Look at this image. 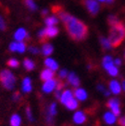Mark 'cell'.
<instances>
[{"mask_svg": "<svg viewBox=\"0 0 125 126\" xmlns=\"http://www.w3.org/2000/svg\"><path fill=\"white\" fill-rule=\"evenodd\" d=\"M53 12H55L59 19L63 22L67 33L72 39L80 41L86 38L88 34V27L85 23L64 11L60 6H53Z\"/></svg>", "mask_w": 125, "mask_h": 126, "instance_id": "1", "label": "cell"}, {"mask_svg": "<svg viewBox=\"0 0 125 126\" xmlns=\"http://www.w3.org/2000/svg\"><path fill=\"white\" fill-rule=\"evenodd\" d=\"M100 44H101L102 48H103L104 50H110L111 47H112V45H111L110 41H109V39H108V38H105V37H103V36L100 37Z\"/></svg>", "mask_w": 125, "mask_h": 126, "instance_id": "24", "label": "cell"}, {"mask_svg": "<svg viewBox=\"0 0 125 126\" xmlns=\"http://www.w3.org/2000/svg\"><path fill=\"white\" fill-rule=\"evenodd\" d=\"M118 123L120 124V126H125V116H121L118 119Z\"/></svg>", "mask_w": 125, "mask_h": 126, "instance_id": "38", "label": "cell"}, {"mask_svg": "<svg viewBox=\"0 0 125 126\" xmlns=\"http://www.w3.org/2000/svg\"><path fill=\"white\" fill-rule=\"evenodd\" d=\"M5 29H6V22L1 16H0V30L4 31Z\"/></svg>", "mask_w": 125, "mask_h": 126, "instance_id": "36", "label": "cell"}, {"mask_svg": "<svg viewBox=\"0 0 125 126\" xmlns=\"http://www.w3.org/2000/svg\"><path fill=\"white\" fill-rule=\"evenodd\" d=\"M0 82L7 90H12L14 89L15 84H16V78L10 70L3 69L0 72Z\"/></svg>", "mask_w": 125, "mask_h": 126, "instance_id": "3", "label": "cell"}, {"mask_svg": "<svg viewBox=\"0 0 125 126\" xmlns=\"http://www.w3.org/2000/svg\"><path fill=\"white\" fill-rule=\"evenodd\" d=\"M41 52L45 56L51 55L52 52H53V46L51 44H49V43H43L42 48H41Z\"/></svg>", "mask_w": 125, "mask_h": 126, "instance_id": "20", "label": "cell"}, {"mask_svg": "<svg viewBox=\"0 0 125 126\" xmlns=\"http://www.w3.org/2000/svg\"><path fill=\"white\" fill-rule=\"evenodd\" d=\"M57 114V105L56 103H51L47 110V115H46V122L49 126L53 125V120L55 115Z\"/></svg>", "mask_w": 125, "mask_h": 126, "instance_id": "6", "label": "cell"}, {"mask_svg": "<svg viewBox=\"0 0 125 126\" xmlns=\"http://www.w3.org/2000/svg\"><path fill=\"white\" fill-rule=\"evenodd\" d=\"M99 2H105V0H98Z\"/></svg>", "mask_w": 125, "mask_h": 126, "instance_id": "43", "label": "cell"}, {"mask_svg": "<svg viewBox=\"0 0 125 126\" xmlns=\"http://www.w3.org/2000/svg\"><path fill=\"white\" fill-rule=\"evenodd\" d=\"M103 120L106 124H109V125H112L114 123H116L117 121V116L112 113L111 111H108V112H105L104 115H103Z\"/></svg>", "mask_w": 125, "mask_h": 126, "instance_id": "17", "label": "cell"}, {"mask_svg": "<svg viewBox=\"0 0 125 126\" xmlns=\"http://www.w3.org/2000/svg\"><path fill=\"white\" fill-rule=\"evenodd\" d=\"M108 39L113 47H118L125 39V26L123 23L119 22L110 27Z\"/></svg>", "mask_w": 125, "mask_h": 126, "instance_id": "2", "label": "cell"}, {"mask_svg": "<svg viewBox=\"0 0 125 126\" xmlns=\"http://www.w3.org/2000/svg\"><path fill=\"white\" fill-rule=\"evenodd\" d=\"M57 84H58V80L54 79V78L53 79H50V80H47V81H44V83L42 85V91L46 94L51 93V92L56 90Z\"/></svg>", "mask_w": 125, "mask_h": 126, "instance_id": "8", "label": "cell"}, {"mask_svg": "<svg viewBox=\"0 0 125 126\" xmlns=\"http://www.w3.org/2000/svg\"><path fill=\"white\" fill-rule=\"evenodd\" d=\"M44 64H45V66L47 67L48 69H50L52 71H56L59 68V65H58V63L56 62V60L53 59V58H51V57H47V58H46L45 61H44Z\"/></svg>", "mask_w": 125, "mask_h": 126, "instance_id": "16", "label": "cell"}, {"mask_svg": "<svg viewBox=\"0 0 125 126\" xmlns=\"http://www.w3.org/2000/svg\"><path fill=\"white\" fill-rule=\"evenodd\" d=\"M78 106H79V103H78V100L76 98H73L70 102H68L65 107L68 109V110H76L78 108Z\"/></svg>", "mask_w": 125, "mask_h": 126, "instance_id": "26", "label": "cell"}, {"mask_svg": "<svg viewBox=\"0 0 125 126\" xmlns=\"http://www.w3.org/2000/svg\"><path fill=\"white\" fill-rule=\"evenodd\" d=\"M12 99H13L14 101H19V100L21 99V95H20L18 92H15V93L13 94V96H12Z\"/></svg>", "mask_w": 125, "mask_h": 126, "instance_id": "37", "label": "cell"}, {"mask_svg": "<svg viewBox=\"0 0 125 126\" xmlns=\"http://www.w3.org/2000/svg\"><path fill=\"white\" fill-rule=\"evenodd\" d=\"M107 106L108 108L111 110V112L114 113L116 116L120 115L121 113V107H120V102L117 98H111L109 99V101L107 102Z\"/></svg>", "mask_w": 125, "mask_h": 126, "instance_id": "7", "label": "cell"}, {"mask_svg": "<svg viewBox=\"0 0 125 126\" xmlns=\"http://www.w3.org/2000/svg\"><path fill=\"white\" fill-rule=\"evenodd\" d=\"M87 117L83 111H76L73 115V122L76 124H83L86 121Z\"/></svg>", "mask_w": 125, "mask_h": 126, "instance_id": "15", "label": "cell"}, {"mask_svg": "<svg viewBox=\"0 0 125 126\" xmlns=\"http://www.w3.org/2000/svg\"><path fill=\"white\" fill-rule=\"evenodd\" d=\"M97 89H98L99 91L103 92L105 96H108V95H110V91L106 90V89H105V87H104V85H102V84H98V85H97Z\"/></svg>", "mask_w": 125, "mask_h": 126, "instance_id": "32", "label": "cell"}, {"mask_svg": "<svg viewBox=\"0 0 125 126\" xmlns=\"http://www.w3.org/2000/svg\"><path fill=\"white\" fill-rule=\"evenodd\" d=\"M107 21H108V23H109V25H110V26H113V25H115V24H117V23L120 22L119 19L115 16V15H110V16L108 17Z\"/></svg>", "mask_w": 125, "mask_h": 126, "instance_id": "28", "label": "cell"}, {"mask_svg": "<svg viewBox=\"0 0 125 126\" xmlns=\"http://www.w3.org/2000/svg\"><path fill=\"white\" fill-rule=\"evenodd\" d=\"M82 3L89 12V14L92 15V16H95L100 11V5L97 2V0H83Z\"/></svg>", "mask_w": 125, "mask_h": 126, "instance_id": "5", "label": "cell"}, {"mask_svg": "<svg viewBox=\"0 0 125 126\" xmlns=\"http://www.w3.org/2000/svg\"><path fill=\"white\" fill-rule=\"evenodd\" d=\"M21 90L24 93H30L31 91H32V81H31L30 77H25L22 80Z\"/></svg>", "mask_w": 125, "mask_h": 126, "instance_id": "14", "label": "cell"}, {"mask_svg": "<svg viewBox=\"0 0 125 126\" xmlns=\"http://www.w3.org/2000/svg\"><path fill=\"white\" fill-rule=\"evenodd\" d=\"M59 33V29L56 26H47L45 28V34L47 38H53Z\"/></svg>", "mask_w": 125, "mask_h": 126, "instance_id": "18", "label": "cell"}, {"mask_svg": "<svg viewBox=\"0 0 125 126\" xmlns=\"http://www.w3.org/2000/svg\"><path fill=\"white\" fill-rule=\"evenodd\" d=\"M28 32L24 29V28H18L14 33V39L17 42H21L24 41L25 39L28 38Z\"/></svg>", "mask_w": 125, "mask_h": 126, "instance_id": "10", "label": "cell"}, {"mask_svg": "<svg viewBox=\"0 0 125 126\" xmlns=\"http://www.w3.org/2000/svg\"><path fill=\"white\" fill-rule=\"evenodd\" d=\"M23 1H24L25 6L29 10H31V11H36L37 10V5H36L34 0H23Z\"/></svg>", "mask_w": 125, "mask_h": 126, "instance_id": "25", "label": "cell"}, {"mask_svg": "<svg viewBox=\"0 0 125 126\" xmlns=\"http://www.w3.org/2000/svg\"><path fill=\"white\" fill-rule=\"evenodd\" d=\"M41 14L43 15V16H46V15L48 14V10H47V9H43V10L41 11Z\"/></svg>", "mask_w": 125, "mask_h": 126, "instance_id": "40", "label": "cell"}, {"mask_svg": "<svg viewBox=\"0 0 125 126\" xmlns=\"http://www.w3.org/2000/svg\"><path fill=\"white\" fill-rule=\"evenodd\" d=\"M122 90V85L115 79L111 80L109 82V91H110L112 94H119Z\"/></svg>", "mask_w": 125, "mask_h": 126, "instance_id": "12", "label": "cell"}, {"mask_svg": "<svg viewBox=\"0 0 125 126\" xmlns=\"http://www.w3.org/2000/svg\"><path fill=\"white\" fill-rule=\"evenodd\" d=\"M26 50V44L21 41V42H18V45H17V52L19 53H24Z\"/></svg>", "mask_w": 125, "mask_h": 126, "instance_id": "30", "label": "cell"}, {"mask_svg": "<svg viewBox=\"0 0 125 126\" xmlns=\"http://www.w3.org/2000/svg\"><path fill=\"white\" fill-rule=\"evenodd\" d=\"M58 22H59V19L56 16H53V15H51V16H48V17L45 18V24H46V26H55Z\"/></svg>", "mask_w": 125, "mask_h": 126, "instance_id": "23", "label": "cell"}, {"mask_svg": "<svg viewBox=\"0 0 125 126\" xmlns=\"http://www.w3.org/2000/svg\"><path fill=\"white\" fill-rule=\"evenodd\" d=\"M7 64H8V66L11 67V68H17V67L19 66V61H18L17 59H15V58H11V59L8 60Z\"/></svg>", "mask_w": 125, "mask_h": 126, "instance_id": "27", "label": "cell"}, {"mask_svg": "<svg viewBox=\"0 0 125 126\" xmlns=\"http://www.w3.org/2000/svg\"><path fill=\"white\" fill-rule=\"evenodd\" d=\"M73 98H75V97H74V93H73L70 89H65V90L62 91L59 100H60V102H61L62 104L65 106V105H66L68 102H70Z\"/></svg>", "mask_w": 125, "mask_h": 126, "instance_id": "9", "label": "cell"}, {"mask_svg": "<svg viewBox=\"0 0 125 126\" xmlns=\"http://www.w3.org/2000/svg\"><path fill=\"white\" fill-rule=\"evenodd\" d=\"M74 96L75 98L78 100V101H85L88 97V94L86 92L85 89L83 88H80V87H77L75 90H74Z\"/></svg>", "mask_w": 125, "mask_h": 126, "instance_id": "11", "label": "cell"}, {"mask_svg": "<svg viewBox=\"0 0 125 126\" xmlns=\"http://www.w3.org/2000/svg\"><path fill=\"white\" fill-rule=\"evenodd\" d=\"M40 78H41L42 81H47V80L53 79V78H54V71H52V70H50L48 68H46V69H44L41 72Z\"/></svg>", "mask_w": 125, "mask_h": 126, "instance_id": "19", "label": "cell"}, {"mask_svg": "<svg viewBox=\"0 0 125 126\" xmlns=\"http://www.w3.org/2000/svg\"><path fill=\"white\" fill-rule=\"evenodd\" d=\"M67 82L73 86V87H78L80 85V79H79V77H78L74 72H70L67 76Z\"/></svg>", "mask_w": 125, "mask_h": 126, "instance_id": "13", "label": "cell"}, {"mask_svg": "<svg viewBox=\"0 0 125 126\" xmlns=\"http://www.w3.org/2000/svg\"><path fill=\"white\" fill-rule=\"evenodd\" d=\"M121 85H122V88H123V90L125 91V79L122 81V84H121Z\"/></svg>", "mask_w": 125, "mask_h": 126, "instance_id": "42", "label": "cell"}, {"mask_svg": "<svg viewBox=\"0 0 125 126\" xmlns=\"http://www.w3.org/2000/svg\"><path fill=\"white\" fill-rule=\"evenodd\" d=\"M21 117L19 114H13L10 118V125L11 126H20L21 125Z\"/></svg>", "mask_w": 125, "mask_h": 126, "instance_id": "21", "label": "cell"}, {"mask_svg": "<svg viewBox=\"0 0 125 126\" xmlns=\"http://www.w3.org/2000/svg\"><path fill=\"white\" fill-rule=\"evenodd\" d=\"M23 66H24V68H25L26 70L31 71V70H33V69L35 68V63H34L33 60H31V59H29V58H26V59H24V61H23Z\"/></svg>", "mask_w": 125, "mask_h": 126, "instance_id": "22", "label": "cell"}, {"mask_svg": "<svg viewBox=\"0 0 125 126\" xmlns=\"http://www.w3.org/2000/svg\"><path fill=\"white\" fill-rule=\"evenodd\" d=\"M25 114H26L27 119H28L30 122H34V117H33V114H32V111H31V108H30V107H26Z\"/></svg>", "mask_w": 125, "mask_h": 126, "instance_id": "29", "label": "cell"}, {"mask_svg": "<svg viewBox=\"0 0 125 126\" xmlns=\"http://www.w3.org/2000/svg\"><path fill=\"white\" fill-rule=\"evenodd\" d=\"M102 66L108 72V74L110 76H112V77H116L119 74V69L114 64V60H113V58L111 56L106 55V56L103 57V59H102Z\"/></svg>", "mask_w": 125, "mask_h": 126, "instance_id": "4", "label": "cell"}, {"mask_svg": "<svg viewBox=\"0 0 125 126\" xmlns=\"http://www.w3.org/2000/svg\"><path fill=\"white\" fill-rule=\"evenodd\" d=\"M17 45H18V42L17 41H13L9 44V50L12 51V52H17Z\"/></svg>", "mask_w": 125, "mask_h": 126, "instance_id": "31", "label": "cell"}, {"mask_svg": "<svg viewBox=\"0 0 125 126\" xmlns=\"http://www.w3.org/2000/svg\"><path fill=\"white\" fill-rule=\"evenodd\" d=\"M38 37L40 38L41 41H45L46 39H47V37H46V34H45V29H41V30H39V32H38Z\"/></svg>", "mask_w": 125, "mask_h": 126, "instance_id": "33", "label": "cell"}, {"mask_svg": "<svg viewBox=\"0 0 125 126\" xmlns=\"http://www.w3.org/2000/svg\"><path fill=\"white\" fill-rule=\"evenodd\" d=\"M124 58H125V52H124Z\"/></svg>", "mask_w": 125, "mask_h": 126, "instance_id": "44", "label": "cell"}, {"mask_svg": "<svg viewBox=\"0 0 125 126\" xmlns=\"http://www.w3.org/2000/svg\"><path fill=\"white\" fill-rule=\"evenodd\" d=\"M68 71L66 70V69H62V70H60L59 71V77L61 78V79H64V78H67V76H68Z\"/></svg>", "mask_w": 125, "mask_h": 126, "instance_id": "34", "label": "cell"}, {"mask_svg": "<svg viewBox=\"0 0 125 126\" xmlns=\"http://www.w3.org/2000/svg\"><path fill=\"white\" fill-rule=\"evenodd\" d=\"M28 50H29L30 53H32V54H38L39 53V49L37 48V47H35V46H29Z\"/></svg>", "mask_w": 125, "mask_h": 126, "instance_id": "35", "label": "cell"}, {"mask_svg": "<svg viewBox=\"0 0 125 126\" xmlns=\"http://www.w3.org/2000/svg\"><path fill=\"white\" fill-rule=\"evenodd\" d=\"M114 64L118 67V66H120L121 65V59L120 58H116L115 60H114Z\"/></svg>", "mask_w": 125, "mask_h": 126, "instance_id": "39", "label": "cell"}, {"mask_svg": "<svg viewBox=\"0 0 125 126\" xmlns=\"http://www.w3.org/2000/svg\"><path fill=\"white\" fill-rule=\"evenodd\" d=\"M114 1H115V0H105V2H106L107 4H112Z\"/></svg>", "mask_w": 125, "mask_h": 126, "instance_id": "41", "label": "cell"}]
</instances>
